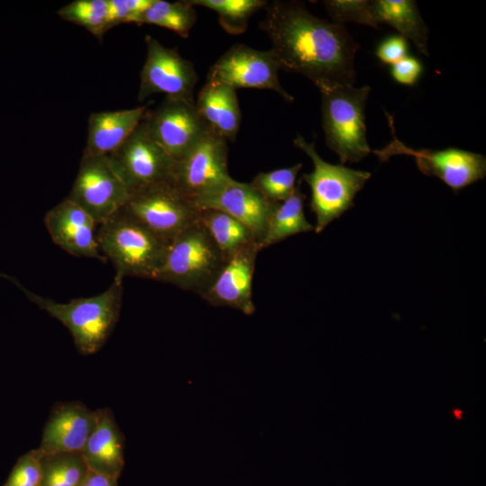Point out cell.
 I'll list each match as a JSON object with an SVG mask.
<instances>
[{"instance_id":"obj_14","label":"cell","mask_w":486,"mask_h":486,"mask_svg":"<svg viewBox=\"0 0 486 486\" xmlns=\"http://www.w3.org/2000/svg\"><path fill=\"white\" fill-rule=\"evenodd\" d=\"M372 152L376 154L381 161H385L396 154L411 156L424 175L441 179L455 191L482 179L486 175L484 156L455 148L416 150L394 137L387 147Z\"/></svg>"},{"instance_id":"obj_32","label":"cell","mask_w":486,"mask_h":486,"mask_svg":"<svg viewBox=\"0 0 486 486\" xmlns=\"http://www.w3.org/2000/svg\"><path fill=\"white\" fill-rule=\"evenodd\" d=\"M153 0H108L111 27L120 23L134 22L152 4Z\"/></svg>"},{"instance_id":"obj_19","label":"cell","mask_w":486,"mask_h":486,"mask_svg":"<svg viewBox=\"0 0 486 486\" xmlns=\"http://www.w3.org/2000/svg\"><path fill=\"white\" fill-rule=\"evenodd\" d=\"M97 422L81 454L89 471L119 479L124 467V436L108 408L96 410Z\"/></svg>"},{"instance_id":"obj_23","label":"cell","mask_w":486,"mask_h":486,"mask_svg":"<svg viewBox=\"0 0 486 486\" xmlns=\"http://www.w3.org/2000/svg\"><path fill=\"white\" fill-rule=\"evenodd\" d=\"M301 181L292 194L282 202L276 203L270 214L265 235L259 243V249H266L298 233L314 230L304 214L306 198L300 189Z\"/></svg>"},{"instance_id":"obj_12","label":"cell","mask_w":486,"mask_h":486,"mask_svg":"<svg viewBox=\"0 0 486 486\" xmlns=\"http://www.w3.org/2000/svg\"><path fill=\"white\" fill-rule=\"evenodd\" d=\"M280 67L271 50H257L238 43L230 48L210 68L206 81L238 88L269 89L288 102L293 101L278 77Z\"/></svg>"},{"instance_id":"obj_20","label":"cell","mask_w":486,"mask_h":486,"mask_svg":"<svg viewBox=\"0 0 486 486\" xmlns=\"http://www.w3.org/2000/svg\"><path fill=\"white\" fill-rule=\"evenodd\" d=\"M194 106L210 131L226 141H235L241 113L234 88L206 81L194 101Z\"/></svg>"},{"instance_id":"obj_8","label":"cell","mask_w":486,"mask_h":486,"mask_svg":"<svg viewBox=\"0 0 486 486\" xmlns=\"http://www.w3.org/2000/svg\"><path fill=\"white\" fill-rule=\"evenodd\" d=\"M107 157L129 194L172 181L175 160L149 137L141 122Z\"/></svg>"},{"instance_id":"obj_4","label":"cell","mask_w":486,"mask_h":486,"mask_svg":"<svg viewBox=\"0 0 486 486\" xmlns=\"http://www.w3.org/2000/svg\"><path fill=\"white\" fill-rule=\"evenodd\" d=\"M319 90L327 145L338 156L341 165L361 161L372 152L364 123L370 87L337 84L320 86Z\"/></svg>"},{"instance_id":"obj_31","label":"cell","mask_w":486,"mask_h":486,"mask_svg":"<svg viewBox=\"0 0 486 486\" xmlns=\"http://www.w3.org/2000/svg\"><path fill=\"white\" fill-rule=\"evenodd\" d=\"M41 452L29 451L18 458L4 486H40Z\"/></svg>"},{"instance_id":"obj_34","label":"cell","mask_w":486,"mask_h":486,"mask_svg":"<svg viewBox=\"0 0 486 486\" xmlns=\"http://www.w3.org/2000/svg\"><path fill=\"white\" fill-rule=\"evenodd\" d=\"M422 73V65L414 57L406 56L400 61L391 65L392 78L399 84L413 86Z\"/></svg>"},{"instance_id":"obj_30","label":"cell","mask_w":486,"mask_h":486,"mask_svg":"<svg viewBox=\"0 0 486 486\" xmlns=\"http://www.w3.org/2000/svg\"><path fill=\"white\" fill-rule=\"evenodd\" d=\"M333 22H356L371 26L369 6L365 0H328L323 1Z\"/></svg>"},{"instance_id":"obj_2","label":"cell","mask_w":486,"mask_h":486,"mask_svg":"<svg viewBox=\"0 0 486 486\" xmlns=\"http://www.w3.org/2000/svg\"><path fill=\"white\" fill-rule=\"evenodd\" d=\"M6 278L71 333L77 351L84 355L97 353L106 343L119 318L122 302V281L114 279L107 290L94 297L73 299L61 303L39 295L25 288L17 279Z\"/></svg>"},{"instance_id":"obj_1","label":"cell","mask_w":486,"mask_h":486,"mask_svg":"<svg viewBox=\"0 0 486 486\" xmlns=\"http://www.w3.org/2000/svg\"><path fill=\"white\" fill-rule=\"evenodd\" d=\"M266 11L259 26L280 69L302 74L318 88L354 85L359 45L343 24L316 17L295 1L267 2Z\"/></svg>"},{"instance_id":"obj_15","label":"cell","mask_w":486,"mask_h":486,"mask_svg":"<svg viewBox=\"0 0 486 486\" xmlns=\"http://www.w3.org/2000/svg\"><path fill=\"white\" fill-rule=\"evenodd\" d=\"M260 251L256 242L237 251L223 266L202 299L215 307H228L252 315L256 310L252 282L256 260Z\"/></svg>"},{"instance_id":"obj_10","label":"cell","mask_w":486,"mask_h":486,"mask_svg":"<svg viewBox=\"0 0 486 486\" xmlns=\"http://www.w3.org/2000/svg\"><path fill=\"white\" fill-rule=\"evenodd\" d=\"M147 58L140 72L138 100L155 94L194 104V91L198 75L194 64L176 48H167L151 35L145 36Z\"/></svg>"},{"instance_id":"obj_28","label":"cell","mask_w":486,"mask_h":486,"mask_svg":"<svg viewBox=\"0 0 486 486\" xmlns=\"http://www.w3.org/2000/svg\"><path fill=\"white\" fill-rule=\"evenodd\" d=\"M192 5H199L216 12L220 26L230 34L243 33L250 17L266 7L264 0H187Z\"/></svg>"},{"instance_id":"obj_27","label":"cell","mask_w":486,"mask_h":486,"mask_svg":"<svg viewBox=\"0 0 486 486\" xmlns=\"http://www.w3.org/2000/svg\"><path fill=\"white\" fill-rule=\"evenodd\" d=\"M57 14L62 20L84 27L100 41L112 29L108 0H75L58 9Z\"/></svg>"},{"instance_id":"obj_33","label":"cell","mask_w":486,"mask_h":486,"mask_svg":"<svg viewBox=\"0 0 486 486\" xmlns=\"http://www.w3.org/2000/svg\"><path fill=\"white\" fill-rule=\"evenodd\" d=\"M407 40L400 35L384 39L376 49V56L383 63L392 65L407 56Z\"/></svg>"},{"instance_id":"obj_11","label":"cell","mask_w":486,"mask_h":486,"mask_svg":"<svg viewBox=\"0 0 486 486\" xmlns=\"http://www.w3.org/2000/svg\"><path fill=\"white\" fill-rule=\"evenodd\" d=\"M129 194L107 156L83 157L69 195L96 224L112 217L123 206Z\"/></svg>"},{"instance_id":"obj_29","label":"cell","mask_w":486,"mask_h":486,"mask_svg":"<svg viewBox=\"0 0 486 486\" xmlns=\"http://www.w3.org/2000/svg\"><path fill=\"white\" fill-rule=\"evenodd\" d=\"M302 167V164L299 163L291 167L261 172L250 184L266 200L276 204L292 194L296 188V177Z\"/></svg>"},{"instance_id":"obj_18","label":"cell","mask_w":486,"mask_h":486,"mask_svg":"<svg viewBox=\"0 0 486 486\" xmlns=\"http://www.w3.org/2000/svg\"><path fill=\"white\" fill-rule=\"evenodd\" d=\"M97 422V412L79 401L53 406L38 449L43 454L81 453Z\"/></svg>"},{"instance_id":"obj_9","label":"cell","mask_w":486,"mask_h":486,"mask_svg":"<svg viewBox=\"0 0 486 486\" xmlns=\"http://www.w3.org/2000/svg\"><path fill=\"white\" fill-rule=\"evenodd\" d=\"M228 153L227 141L208 131L186 154L175 161L172 182L194 203L231 178Z\"/></svg>"},{"instance_id":"obj_13","label":"cell","mask_w":486,"mask_h":486,"mask_svg":"<svg viewBox=\"0 0 486 486\" xmlns=\"http://www.w3.org/2000/svg\"><path fill=\"white\" fill-rule=\"evenodd\" d=\"M141 122L149 137L175 161L181 158L210 131L194 104L166 97Z\"/></svg>"},{"instance_id":"obj_6","label":"cell","mask_w":486,"mask_h":486,"mask_svg":"<svg viewBox=\"0 0 486 486\" xmlns=\"http://www.w3.org/2000/svg\"><path fill=\"white\" fill-rule=\"evenodd\" d=\"M293 144L312 161L313 170L302 179L310 188V207L316 217L314 231L321 232L331 221L354 206L356 194L364 187L371 174L343 165H333L318 154L314 142L297 135Z\"/></svg>"},{"instance_id":"obj_7","label":"cell","mask_w":486,"mask_h":486,"mask_svg":"<svg viewBox=\"0 0 486 486\" xmlns=\"http://www.w3.org/2000/svg\"><path fill=\"white\" fill-rule=\"evenodd\" d=\"M120 211L168 244L195 222L200 212L172 181L155 184L129 194Z\"/></svg>"},{"instance_id":"obj_35","label":"cell","mask_w":486,"mask_h":486,"mask_svg":"<svg viewBox=\"0 0 486 486\" xmlns=\"http://www.w3.org/2000/svg\"><path fill=\"white\" fill-rule=\"evenodd\" d=\"M80 486H118V479L88 471Z\"/></svg>"},{"instance_id":"obj_3","label":"cell","mask_w":486,"mask_h":486,"mask_svg":"<svg viewBox=\"0 0 486 486\" xmlns=\"http://www.w3.org/2000/svg\"><path fill=\"white\" fill-rule=\"evenodd\" d=\"M96 240L101 254L115 268L114 279L121 281L125 276L155 280L169 246L121 211L100 224Z\"/></svg>"},{"instance_id":"obj_25","label":"cell","mask_w":486,"mask_h":486,"mask_svg":"<svg viewBox=\"0 0 486 486\" xmlns=\"http://www.w3.org/2000/svg\"><path fill=\"white\" fill-rule=\"evenodd\" d=\"M197 20L194 6L187 0L168 2L153 0L137 22L153 24L170 30L182 38H187Z\"/></svg>"},{"instance_id":"obj_21","label":"cell","mask_w":486,"mask_h":486,"mask_svg":"<svg viewBox=\"0 0 486 486\" xmlns=\"http://www.w3.org/2000/svg\"><path fill=\"white\" fill-rule=\"evenodd\" d=\"M147 106L93 112L88 120V134L83 157L107 156L120 147L136 129Z\"/></svg>"},{"instance_id":"obj_26","label":"cell","mask_w":486,"mask_h":486,"mask_svg":"<svg viewBox=\"0 0 486 486\" xmlns=\"http://www.w3.org/2000/svg\"><path fill=\"white\" fill-rule=\"evenodd\" d=\"M40 464V486H80L89 471L78 452L41 453Z\"/></svg>"},{"instance_id":"obj_5","label":"cell","mask_w":486,"mask_h":486,"mask_svg":"<svg viewBox=\"0 0 486 486\" xmlns=\"http://www.w3.org/2000/svg\"><path fill=\"white\" fill-rule=\"evenodd\" d=\"M225 263L220 250L197 220L170 242L155 280L202 295Z\"/></svg>"},{"instance_id":"obj_24","label":"cell","mask_w":486,"mask_h":486,"mask_svg":"<svg viewBox=\"0 0 486 486\" xmlns=\"http://www.w3.org/2000/svg\"><path fill=\"white\" fill-rule=\"evenodd\" d=\"M198 220L206 229L226 261L245 246L253 242L258 244L247 226L223 212L201 210Z\"/></svg>"},{"instance_id":"obj_17","label":"cell","mask_w":486,"mask_h":486,"mask_svg":"<svg viewBox=\"0 0 486 486\" xmlns=\"http://www.w3.org/2000/svg\"><path fill=\"white\" fill-rule=\"evenodd\" d=\"M44 222L53 242L66 252L79 257L106 263L95 233V221L79 206L66 198L51 208Z\"/></svg>"},{"instance_id":"obj_22","label":"cell","mask_w":486,"mask_h":486,"mask_svg":"<svg viewBox=\"0 0 486 486\" xmlns=\"http://www.w3.org/2000/svg\"><path fill=\"white\" fill-rule=\"evenodd\" d=\"M369 14L371 27L388 24L400 32V36L411 40L421 54L428 56V30L415 1H370Z\"/></svg>"},{"instance_id":"obj_16","label":"cell","mask_w":486,"mask_h":486,"mask_svg":"<svg viewBox=\"0 0 486 486\" xmlns=\"http://www.w3.org/2000/svg\"><path fill=\"white\" fill-rule=\"evenodd\" d=\"M194 204L200 211L213 209L232 216L251 230L258 247L275 205L266 200L250 183L238 182L232 177Z\"/></svg>"}]
</instances>
